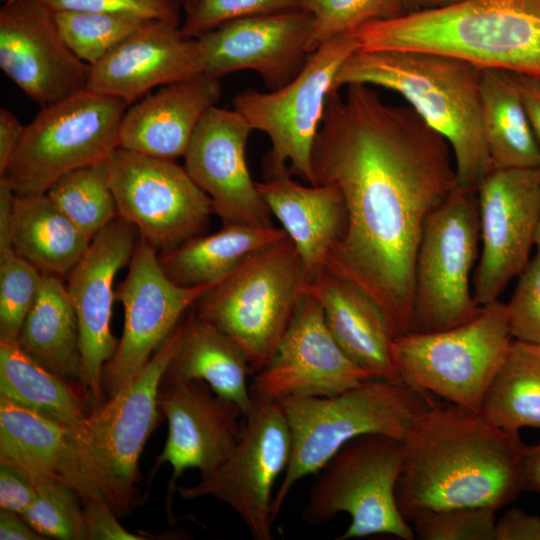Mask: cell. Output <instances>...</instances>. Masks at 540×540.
I'll return each instance as SVG.
<instances>
[{
  "instance_id": "obj_1",
  "label": "cell",
  "mask_w": 540,
  "mask_h": 540,
  "mask_svg": "<svg viewBox=\"0 0 540 540\" xmlns=\"http://www.w3.org/2000/svg\"><path fill=\"white\" fill-rule=\"evenodd\" d=\"M331 92L312 150L313 184L338 186L346 229L327 270L371 297L393 337L413 331L414 272L425 222L458 185L451 147L409 105L365 84Z\"/></svg>"
},
{
  "instance_id": "obj_2",
  "label": "cell",
  "mask_w": 540,
  "mask_h": 540,
  "mask_svg": "<svg viewBox=\"0 0 540 540\" xmlns=\"http://www.w3.org/2000/svg\"><path fill=\"white\" fill-rule=\"evenodd\" d=\"M396 500L407 520L420 510H499L524 488L526 445L519 431L491 423L480 411L433 403L402 440Z\"/></svg>"
},
{
  "instance_id": "obj_3",
  "label": "cell",
  "mask_w": 540,
  "mask_h": 540,
  "mask_svg": "<svg viewBox=\"0 0 540 540\" xmlns=\"http://www.w3.org/2000/svg\"><path fill=\"white\" fill-rule=\"evenodd\" d=\"M481 69L457 57L416 50H359L339 68L332 91L350 84L400 94L449 143L459 185L492 170L480 105Z\"/></svg>"
},
{
  "instance_id": "obj_4",
  "label": "cell",
  "mask_w": 540,
  "mask_h": 540,
  "mask_svg": "<svg viewBox=\"0 0 540 540\" xmlns=\"http://www.w3.org/2000/svg\"><path fill=\"white\" fill-rule=\"evenodd\" d=\"M349 36L359 50L440 53L480 69L540 77V0H462L366 24Z\"/></svg>"
},
{
  "instance_id": "obj_5",
  "label": "cell",
  "mask_w": 540,
  "mask_h": 540,
  "mask_svg": "<svg viewBox=\"0 0 540 540\" xmlns=\"http://www.w3.org/2000/svg\"><path fill=\"white\" fill-rule=\"evenodd\" d=\"M279 401L290 429L291 452L273 499L274 521L294 485L317 473L348 441L371 433L403 440L416 416L433 403L429 393L377 378L335 395Z\"/></svg>"
},
{
  "instance_id": "obj_6",
  "label": "cell",
  "mask_w": 540,
  "mask_h": 540,
  "mask_svg": "<svg viewBox=\"0 0 540 540\" xmlns=\"http://www.w3.org/2000/svg\"><path fill=\"white\" fill-rule=\"evenodd\" d=\"M309 282L287 236L249 257L192 308L241 347L254 375L275 354Z\"/></svg>"
},
{
  "instance_id": "obj_7",
  "label": "cell",
  "mask_w": 540,
  "mask_h": 540,
  "mask_svg": "<svg viewBox=\"0 0 540 540\" xmlns=\"http://www.w3.org/2000/svg\"><path fill=\"white\" fill-rule=\"evenodd\" d=\"M181 338L180 322L138 376L94 405L81 428L74 430L86 476L117 516L132 507L139 458L161 412L163 375Z\"/></svg>"
},
{
  "instance_id": "obj_8",
  "label": "cell",
  "mask_w": 540,
  "mask_h": 540,
  "mask_svg": "<svg viewBox=\"0 0 540 540\" xmlns=\"http://www.w3.org/2000/svg\"><path fill=\"white\" fill-rule=\"evenodd\" d=\"M512 341L506 303L496 300L459 326L393 338L391 358L406 385L480 411Z\"/></svg>"
},
{
  "instance_id": "obj_9",
  "label": "cell",
  "mask_w": 540,
  "mask_h": 540,
  "mask_svg": "<svg viewBox=\"0 0 540 540\" xmlns=\"http://www.w3.org/2000/svg\"><path fill=\"white\" fill-rule=\"evenodd\" d=\"M402 464V440L377 433L353 438L317 472L303 520L320 525L347 513L351 523L338 540L374 535L413 540L412 527L396 500Z\"/></svg>"
},
{
  "instance_id": "obj_10",
  "label": "cell",
  "mask_w": 540,
  "mask_h": 540,
  "mask_svg": "<svg viewBox=\"0 0 540 540\" xmlns=\"http://www.w3.org/2000/svg\"><path fill=\"white\" fill-rule=\"evenodd\" d=\"M128 106L84 90L43 107L25 126L0 177L16 195L44 194L65 174L105 162L119 147V127Z\"/></svg>"
},
{
  "instance_id": "obj_11",
  "label": "cell",
  "mask_w": 540,
  "mask_h": 540,
  "mask_svg": "<svg viewBox=\"0 0 540 540\" xmlns=\"http://www.w3.org/2000/svg\"><path fill=\"white\" fill-rule=\"evenodd\" d=\"M479 237L476 187L458 184L423 228L414 272L412 332L453 328L481 312L471 287Z\"/></svg>"
},
{
  "instance_id": "obj_12",
  "label": "cell",
  "mask_w": 540,
  "mask_h": 540,
  "mask_svg": "<svg viewBox=\"0 0 540 540\" xmlns=\"http://www.w3.org/2000/svg\"><path fill=\"white\" fill-rule=\"evenodd\" d=\"M357 49L351 36L337 37L311 53L284 87L268 92L247 88L233 97V109L271 141L263 161L266 179L288 174L313 184L312 150L326 100L339 68Z\"/></svg>"
},
{
  "instance_id": "obj_13",
  "label": "cell",
  "mask_w": 540,
  "mask_h": 540,
  "mask_svg": "<svg viewBox=\"0 0 540 540\" xmlns=\"http://www.w3.org/2000/svg\"><path fill=\"white\" fill-rule=\"evenodd\" d=\"M243 431L229 456L209 475L177 488L185 500L212 497L230 507L255 540H271L273 487L286 470L291 435L279 400L252 395Z\"/></svg>"
},
{
  "instance_id": "obj_14",
  "label": "cell",
  "mask_w": 540,
  "mask_h": 540,
  "mask_svg": "<svg viewBox=\"0 0 540 540\" xmlns=\"http://www.w3.org/2000/svg\"><path fill=\"white\" fill-rule=\"evenodd\" d=\"M106 165L118 217L160 252L200 235L213 213L210 198L174 160L117 147Z\"/></svg>"
},
{
  "instance_id": "obj_15",
  "label": "cell",
  "mask_w": 540,
  "mask_h": 540,
  "mask_svg": "<svg viewBox=\"0 0 540 540\" xmlns=\"http://www.w3.org/2000/svg\"><path fill=\"white\" fill-rule=\"evenodd\" d=\"M213 285H177L163 272L157 250L139 237L127 275L115 289V300L124 308V327L116 351L102 371V387L108 397L138 376L184 313Z\"/></svg>"
},
{
  "instance_id": "obj_16",
  "label": "cell",
  "mask_w": 540,
  "mask_h": 540,
  "mask_svg": "<svg viewBox=\"0 0 540 540\" xmlns=\"http://www.w3.org/2000/svg\"><path fill=\"white\" fill-rule=\"evenodd\" d=\"M481 252L472 281L484 306L529 262L540 205V167L494 169L477 188Z\"/></svg>"
},
{
  "instance_id": "obj_17",
  "label": "cell",
  "mask_w": 540,
  "mask_h": 540,
  "mask_svg": "<svg viewBox=\"0 0 540 540\" xmlns=\"http://www.w3.org/2000/svg\"><path fill=\"white\" fill-rule=\"evenodd\" d=\"M0 67L42 108L86 90L91 73L39 0H16L0 9Z\"/></svg>"
},
{
  "instance_id": "obj_18",
  "label": "cell",
  "mask_w": 540,
  "mask_h": 540,
  "mask_svg": "<svg viewBox=\"0 0 540 540\" xmlns=\"http://www.w3.org/2000/svg\"><path fill=\"white\" fill-rule=\"evenodd\" d=\"M373 378L341 349L321 304L306 292L275 354L250 387L252 395L279 400L335 395Z\"/></svg>"
},
{
  "instance_id": "obj_19",
  "label": "cell",
  "mask_w": 540,
  "mask_h": 540,
  "mask_svg": "<svg viewBox=\"0 0 540 540\" xmlns=\"http://www.w3.org/2000/svg\"><path fill=\"white\" fill-rule=\"evenodd\" d=\"M138 239L136 227L117 217L91 240L67 275L65 285L79 326L81 384L90 392L94 405L105 401L102 371L119 342L111 332L114 279L129 264Z\"/></svg>"
},
{
  "instance_id": "obj_20",
  "label": "cell",
  "mask_w": 540,
  "mask_h": 540,
  "mask_svg": "<svg viewBox=\"0 0 540 540\" xmlns=\"http://www.w3.org/2000/svg\"><path fill=\"white\" fill-rule=\"evenodd\" d=\"M312 15L302 9L227 22L195 38L203 73L220 79L251 70L269 91L290 83L305 66Z\"/></svg>"
},
{
  "instance_id": "obj_21",
  "label": "cell",
  "mask_w": 540,
  "mask_h": 540,
  "mask_svg": "<svg viewBox=\"0 0 540 540\" xmlns=\"http://www.w3.org/2000/svg\"><path fill=\"white\" fill-rule=\"evenodd\" d=\"M252 130L236 110L212 106L191 137L183 156L184 167L210 198L213 212L223 224L270 227L272 214L246 162Z\"/></svg>"
},
{
  "instance_id": "obj_22",
  "label": "cell",
  "mask_w": 540,
  "mask_h": 540,
  "mask_svg": "<svg viewBox=\"0 0 540 540\" xmlns=\"http://www.w3.org/2000/svg\"><path fill=\"white\" fill-rule=\"evenodd\" d=\"M158 406L167 419L168 436L154 470L162 463L173 469L170 506L175 483L186 469L196 468L205 477L229 456L241 437L245 414L199 380L161 384Z\"/></svg>"
},
{
  "instance_id": "obj_23",
  "label": "cell",
  "mask_w": 540,
  "mask_h": 540,
  "mask_svg": "<svg viewBox=\"0 0 540 540\" xmlns=\"http://www.w3.org/2000/svg\"><path fill=\"white\" fill-rule=\"evenodd\" d=\"M203 73L196 39L180 24L148 20L91 66L86 90L125 101H138L153 88Z\"/></svg>"
},
{
  "instance_id": "obj_24",
  "label": "cell",
  "mask_w": 540,
  "mask_h": 540,
  "mask_svg": "<svg viewBox=\"0 0 540 540\" xmlns=\"http://www.w3.org/2000/svg\"><path fill=\"white\" fill-rule=\"evenodd\" d=\"M221 91L220 79L200 73L148 93L126 109L119 147L170 160L184 156L199 121Z\"/></svg>"
},
{
  "instance_id": "obj_25",
  "label": "cell",
  "mask_w": 540,
  "mask_h": 540,
  "mask_svg": "<svg viewBox=\"0 0 540 540\" xmlns=\"http://www.w3.org/2000/svg\"><path fill=\"white\" fill-rule=\"evenodd\" d=\"M0 464L17 469L31 480L61 482L72 488L83 502L101 499L84 471L74 430L3 397H0Z\"/></svg>"
},
{
  "instance_id": "obj_26",
  "label": "cell",
  "mask_w": 540,
  "mask_h": 540,
  "mask_svg": "<svg viewBox=\"0 0 540 540\" xmlns=\"http://www.w3.org/2000/svg\"><path fill=\"white\" fill-rule=\"evenodd\" d=\"M256 184L313 280L327 269L328 257L346 229V206L338 186H305L288 174Z\"/></svg>"
},
{
  "instance_id": "obj_27",
  "label": "cell",
  "mask_w": 540,
  "mask_h": 540,
  "mask_svg": "<svg viewBox=\"0 0 540 540\" xmlns=\"http://www.w3.org/2000/svg\"><path fill=\"white\" fill-rule=\"evenodd\" d=\"M307 292L319 301L331 334L355 364L374 378L400 381L391 358L394 337L371 297L327 269L308 283Z\"/></svg>"
},
{
  "instance_id": "obj_28",
  "label": "cell",
  "mask_w": 540,
  "mask_h": 540,
  "mask_svg": "<svg viewBox=\"0 0 540 540\" xmlns=\"http://www.w3.org/2000/svg\"><path fill=\"white\" fill-rule=\"evenodd\" d=\"M182 323V338L162 384L203 381L219 396L234 402L245 416L253 405L248 382L253 375L241 347L192 308Z\"/></svg>"
},
{
  "instance_id": "obj_29",
  "label": "cell",
  "mask_w": 540,
  "mask_h": 540,
  "mask_svg": "<svg viewBox=\"0 0 540 540\" xmlns=\"http://www.w3.org/2000/svg\"><path fill=\"white\" fill-rule=\"evenodd\" d=\"M287 237L283 228L223 224L209 235H198L158 254L166 276L179 286L213 285L257 252Z\"/></svg>"
},
{
  "instance_id": "obj_30",
  "label": "cell",
  "mask_w": 540,
  "mask_h": 540,
  "mask_svg": "<svg viewBox=\"0 0 540 540\" xmlns=\"http://www.w3.org/2000/svg\"><path fill=\"white\" fill-rule=\"evenodd\" d=\"M11 242L13 250L43 274L62 278L83 257L91 239L46 193L15 194Z\"/></svg>"
},
{
  "instance_id": "obj_31",
  "label": "cell",
  "mask_w": 540,
  "mask_h": 540,
  "mask_svg": "<svg viewBox=\"0 0 540 540\" xmlns=\"http://www.w3.org/2000/svg\"><path fill=\"white\" fill-rule=\"evenodd\" d=\"M480 105L492 170L540 167V146L515 74L481 69Z\"/></svg>"
},
{
  "instance_id": "obj_32",
  "label": "cell",
  "mask_w": 540,
  "mask_h": 540,
  "mask_svg": "<svg viewBox=\"0 0 540 540\" xmlns=\"http://www.w3.org/2000/svg\"><path fill=\"white\" fill-rule=\"evenodd\" d=\"M39 364L68 382L82 379V356L76 312L62 278L43 274L36 302L17 338Z\"/></svg>"
},
{
  "instance_id": "obj_33",
  "label": "cell",
  "mask_w": 540,
  "mask_h": 540,
  "mask_svg": "<svg viewBox=\"0 0 540 540\" xmlns=\"http://www.w3.org/2000/svg\"><path fill=\"white\" fill-rule=\"evenodd\" d=\"M0 397L73 430L90 411L75 389L26 353L17 340L0 339Z\"/></svg>"
},
{
  "instance_id": "obj_34",
  "label": "cell",
  "mask_w": 540,
  "mask_h": 540,
  "mask_svg": "<svg viewBox=\"0 0 540 540\" xmlns=\"http://www.w3.org/2000/svg\"><path fill=\"white\" fill-rule=\"evenodd\" d=\"M480 412L509 431L540 429V354L536 343L513 339Z\"/></svg>"
},
{
  "instance_id": "obj_35",
  "label": "cell",
  "mask_w": 540,
  "mask_h": 540,
  "mask_svg": "<svg viewBox=\"0 0 540 540\" xmlns=\"http://www.w3.org/2000/svg\"><path fill=\"white\" fill-rule=\"evenodd\" d=\"M106 161L65 174L46 192L50 200L91 240L118 217Z\"/></svg>"
},
{
  "instance_id": "obj_36",
  "label": "cell",
  "mask_w": 540,
  "mask_h": 540,
  "mask_svg": "<svg viewBox=\"0 0 540 540\" xmlns=\"http://www.w3.org/2000/svg\"><path fill=\"white\" fill-rule=\"evenodd\" d=\"M53 16L68 47L91 66L148 21L110 11L57 10Z\"/></svg>"
},
{
  "instance_id": "obj_37",
  "label": "cell",
  "mask_w": 540,
  "mask_h": 540,
  "mask_svg": "<svg viewBox=\"0 0 540 540\" xmlns=\"http://www.w3.org/2000/svg\"><path fill=\"white\" fill-rule=\"evenodd\" d=\"M301 8L312 15L310 54L361 26L407 13L402 0H303Z\"/></svg>"
},
{
  "instance_id": "obj_38",
  "label": "cell",
  "mask_w": 540,
  "mask_h": 540,
  "mask_svg": "<svg viewBox=\"0 0 540 540\" xmlns=\"http://www.w3.org/2000/svg\"><path fill=\"white\" fill-rule=\"evenodd\" d=\"M36 496L22 517L43 536L86 540L81 498L69 486L51 479L32 480Z\"/></svg>"
},
{
  "instance_id": "obj_39",
  "label": "cell",
  "mask_w": 540,
  "mask_h": 540,
  "mask_svg": "<svg viewBox=\"0 0 540 540\" xmlns=\"http://www.w3.org/2000/svg\"><path fill=\"white\" fill-rule=\"evenodd\" d=\"M42 281L43 273L13 248L0 251V339L17 340Z\"/></svg>"
},
{
  "instance_id": "obj_40",
  "label": "cell",
  "mask_w": 540,
  "mask_h": 540,
  "mask_svg": "<svg viewBox=\"0 0 540 540\" xmlns=\"http://www.w3.org/2000/svg\"><path fill=\"white\" fill-rule=\"evenodd\" d=\"M495 512L489 507L426 509L407 521L421 540H495Z\"/></svg>"
},
{
  "instance_id": "obj_41",
  "label": "cell",
  "mask_w": 540,
  "mask_h": 540,
  "mask_svg": "<svg viewBox=\"0 0 540 540\" xmlns=\"http://www.w3.org/2000/svg\"><path fill=\"white\" fill-rule=\"evenodd\" d=\"M303 0H187L180 30L199 36L234 20L301 8Z\"/></svg>"
},
{
  "instance_id": "obj_42",
  "label": "cell",
  "mask_w": 540,
  "mask_h": 540,
  "mask_svg": "<svg viewBox=\"0 0 540 540\" xmlns=\"http://www.w3.org/2000/svg\"><path fill=\"white\" fill-rule=\"evenodd\" d=\"M511 336L514 340L540 341V251L519 274L513 295L506 303Z\"/></svg>"
},
{
  "instance_id": "obj_43",
  "label": "cell",
  "mask_w": 540,
  "mask_h": 540,
  "mask_svg": "<svg viewBox=\"0 0 540 540\" xmlns=\"http://www.w3.org/2000/svg\"><path fill=\"white\" fill-rule=\"evenodd\" d=\"M53 11L90 10L133 14L181 23L182 0H39Z\"/></svg>"
},
{
  "instance_id": "obj_44",
  "label": "cell",
  "mask_w": 540,
  "mask_h": 540,
  "mask_svg": "<svg viewBox=\"0 0 540 540\" xmlns=\"http://www.w3.org/2000/svg\"><path fill=\"white\" fill-rule=\"evenodd\" d=\"M83 517L88 540H141L144 537L126 530L117 520V514L102 499L83 502Z\"/></svg>"
},
{
  "instance_id": "obj_45",
  "label": "cell",
  "mask_w": 540,
  "mask_h": 540,
  "mask_svg": "<svg viewBox=\"0 0 540 540\" xmlns=\"http://www.w3.org/2000/svg\"><path fill=\"white\" fill-rule=\"evenodd\" d=\"M36 488L33 481L17 469L0 465V507L23 515L33 503Z\"/></svg>"
},
{
  "instance_id": "obj_46",
  "label": "cell",
  "mask_w": 540,
  "mask_h": 540,
  "mask_svg": "<svg viewBox=\"0 0 540 540\" xmlns=\"http://www.w3.org/2000/svg\"><path fill=\"white\" fill-rule=\"evenodd\" d=\"M495 540H540V516L519 508L507 510L496 520Z\"/></svg>"
},
{
  "instance_id": "obj_47",
  "label": "cell",
  "mask_w": 540,
  "mask_h": 540,
  "mask_svg": "<svg viewBox=\"0 0 540 540\" xmlns=\"http://www.w3.org/2000/svg\"><path fill=\"white\" fill-rule=\"evenodd\" d=\"M17 117L8 109H0V175L6 170L24 132Z\"/></svg>"
},
{
  "instance_id": "obj_48",
  "label": "cell",
  "mask_w": 540,
  "mask_h": 540,
  "mask_svg": "<svg viewBox=\"0 0 540 540\" xmlns=\"http://www.w3.org/2000/svg\"><path fill=\"white\" fill-rule=\"evenodd\" d=\"M514 74L534 135L540 146V77L519 73Z\"/></svg>"
},
{
  "instance_id": "obj_49",
  "label": "cell",
  "mask_w": 540,
  "mask_h": 540,
  "mask_svg": "<svg viewBox=\"0 0 540 540\" xmlns=\"http://www.w3.org/2000/svg\"><path fill=\"white\" fill-rule=\"evenodd\" d=\"M1 540H43L41 535L19 514L1 509L0 512Z\"/></svg>"
},
{
  "instance_id": "obj_50",
  "label": "cell",
  "mask_w": 540,
  "mask_h": 540,
  "mask_svg": "<svg viewBox=\"0 0 540 540\" xmlns=\"http://www.w3.org/2000/svg\"><path fill=\"white\" fill-rule=\"evenodd\" d=\"M15 193L8 182L0 177V251L12 248L11 233Z\"/></svg>"
},
{
  "instance_id": "obj_51",
  "label": "cell",
  "mask_w": 540,
  "mask_h": 540,
  "mask_svg": "<svg viewBox=\"0 0 540 540\" xmlns=\"http://www.w3.org/2000/svg\"><path fill=\"white\" fill-rule=\"evenodd\" d=\"M523 490L540 494V443L526 446Z\"/></svg>"
},
{
  "instance_id": "obj_52",
  "label": "cell",
  "mask_w": 540,
  "mask_h": 540,
  "mask_svg": "<svg viewBox=\"0 0 540 540\" xmlns=\"http://www.w3.org/2000/svg\"><path fill=\"white\" fill-rule=\"evenodd\" d=\"M460 1L462 0H402L407 12L444 8Z\"/></svg>"
},
{
  "instance_id": "obj_53",
  "label": "cell",
  "mask_w": 540,
  "mask_h": 540,
  "mask_svg": "<svg viewBox=\"0 0 540 540\" xmlns=\"http://www.w3.org/2000/svg\"><path fill=\"white\" fill-rule=\"evenodd\" d=\"M534 245L540 251V205H539V211H538V218H537V225H536V231H535Z\"/></svg>"
},
{
  "instance_id": "obj_54",
  "label": "cell",
  "mask_w": 540,
  "mask_h": 540,
  "mask_svg": "<svg viewBox=\"0 0 540 540\" xmlns=\"http://www.w3.org/2000/svg\"><path fill=\"white\" fill-rule=\"evenodd\" d=\"M536 346H537V350H538V352L540 354V341L538 343H536Z\"/></svg>"
},
{
  "instance_id": "obj_55",
  "label": "cell",
  "mask_w": 540,
  "mask_h": 540,
  "mask_svg": "<svg viewBox=\"0 0 540 540\" xmlns=\"http://www.w3.org/2000/svg\"><path fill=\"white\" fill-rule=\"evenodd\" d=\"M13 1H16V0H4V3H9V2H13Z\"/></svg>"
},
{
  "instance_id": "obj_56",
  "label": "cell",
  "mask_w": 540,
  "mask_h": 540,
  "mask_svg": "<svg viewBox=\"0 0 540 540\" xmlns=\"http://www.w3.org/2000/svg\"><path fill=\"white\" fill-rule=\"evenodd\" d=\"M187 0H182L183 4L186 2Z\"/></svg>"
}]
</instances>
